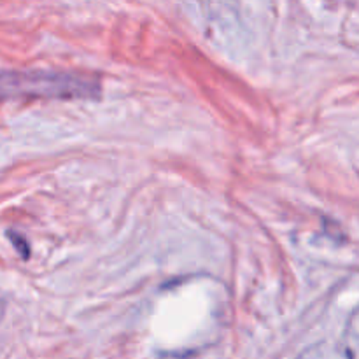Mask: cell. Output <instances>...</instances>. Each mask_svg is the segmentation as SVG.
Instances as JSON below:
<instances>
[{
	"instance_id": "obj_2",
	"label": "cell",
	"mask_w": 359,
	"mask_h": 359,
	"mask_svg": "<svg viewBox=\"0 0 359 359\" xmlns=\"http://www.w3.org/2000/svg\"><path fill=\"white\" fill-rule=\"evenodd\" d=\"M7 235L11 237V242L16 245L18 252H21V256H23V258H28V245L23 242V237L16 235L14 231H7Z\"/></svg>"
},
{
	"instance_id": "obj_3",
	"label": "cell",
	"mask_w": 359,
	"mask_h": 359,
	"mask_svg": "<svg viewBox=\"0 0 359 359\" xmlns=\"http://www.w3.org/2000/svg\"><path fill=\"white\" fill-rule=\"evenodd\" d=\"M2 316H4V300L0 298V318H2Z\"/></svg>"
},
{
	"instance_id": "obj_1",
	"label": "cell",
	"mask_w": 359,
	"mask_h": 359,
	"mask_svg": "<svg viewBox=\"0 0 359 359\" xmlns=\"http://www.w3.org/2000/svg\"><path fill=\"white\" fill-rule=\"evenodd\" d=\"M100 95V83L95 77L60 70H2L0 102L20 98H55L77 100Z\"/></svg>"
}]
</instances>
